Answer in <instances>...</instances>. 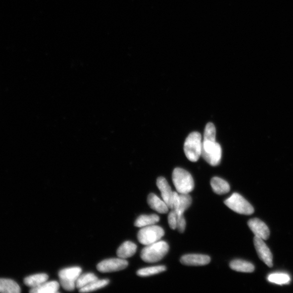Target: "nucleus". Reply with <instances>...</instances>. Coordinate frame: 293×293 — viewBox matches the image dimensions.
Returning <instances> with one entry per match:
<instances>
[{
    "label": "nucleus",
    "mask_w": 293,
    "mask_h": 293,
    "mask_svg": "<svg viewBox=\"0 0 293 293\" xmlns=\"http://www.w3.org/2000/svg\"><path fill=\"white\" fill-rule=\"evenodd\" d=\"M254 246L260 259L269 267H273V255L270 248L268 247L264 240L255 236Z\"/></svg>",
    "instance_id": "1a4fd4ad"
},
{
    "label": "nucleus",
    "mask_w": 293,
    "mask_h": 293,
    "mask_svg": "<svg viewBox=\"0 0 293 293\" xmlns=\"http://www.w3.org/2000/svg\"><path fill=\"white\" fill-rule=\"evenodd\" d=\"M211 186L214 193L219 195L228 193L230 190L228 183L218 177H214L211 179Z\"/></svg>",
    "instance_id": "2eb2a0df"
},
{
    "label": "nucleus",
    "mask_w": 293,
    "mask_h": 293,
    "mask_svg": "<svg viewBox=\"0 0 293 293\" xmlns=\"http://www.w3.org/2000/svg\"><path fill=\"white\" fill-rule=\"evenodd\" d=\"M165 235V231L161 227L152 225L143 227L137 234V239L140 243L145 246L160 241Z\"/></svg>",
    "instance_id": "39448f33"
},
{
    "label": "nucleus",
    "mask_w": 293,
    "mask_h": 293,
    "mask_svg": "<svg viewBox=\"0 0 293 293\" xmlns=\"http://www.w3.org/2000/svg\"><path fill=\"white\" fill-rule=\"evenodd\" d=\"M98 279V277L93 273L81 274L76 280V288L80 290Z\"/></svg>",
    "instance_id": "5701e85b"
},
{
    "label": "nucleus",
    "mask_w": 293,
    "mask_h": 293,
    "mask_svg": "<svg viewBox=\"0 0 293 293\" xmlns=\"http://www.w3.org/2000/svg\"><path fill=\"white\" fill-rule=\"evenodd\" d=\"M224 204L238 213L249 215L254 212L253 206L240 194L235 193L224 201Z\"/></svg>",
    "instance_id": "0eeeda50"
},
{
    "label": "nucleus",
    "mask_w": 293,
    "mask_h": 293,
    "mask_svg": "<svg viewBox=\"0 0 293 293\" xmlns=\"http://www.w3.org/2000/svg\"><path fill=\"white\" fill-rule=\"evenodd\" d=\"M160 221V217L157 214L141 215L136 219L134 225L138 228H143L148 226L155 225Z\"/></svg>",
    "instance_id": "a211bd4d"
},
{
    "label": "nucleus",
    "mask_w": 293,
    "mask_h": 293,
    "mask_svg": "<svg viewBox=\"0 0 293 293\" xmlns=\"http://www.w3.org/2000/svg\"><path fill=\"white\" fill-rule=\"evenodd\" d=\"M21 292L20 287L14 281L0 279V293H19Z\"/></svg>",
    "instance_id": "aec40b11"
},
{
    "label": "nucleus",
    "mask_w": 293,
    "mask_h": 293,
    "mask_svg": "<svg viewBox=\"0 0 293 293\" xmlns=\"http://www.w3.org/2000/svg\"><path fill=\"white\" fill-rule=\"evenodd\" d=\"M216 129L212 123H208L205 127L204 140L216 141Z\"/></svg>",
    "instance_id": "a878e982"
},
{
    "label": "nucleus",
    "mask_w": 293,
    "mask_h": 293,
    "mask_svg": "<svg viewBox=\"0 0 293 293\" xmlns=\"http://www.w3.org/2000/svg\"><path fill=\"white\" fill-rule=\"evenodd\" d=\"M109 283L108 279L97 280L88 285L85 288L79 290L81 293H88L95 291L104 288Z\"/></svg>",
    "instance_id": "412c9836"
},
{
    "label": "nucleus",
    "mask_w": 293,
    "mask_h": 293,
    "mask_svg": "<svg viewBox=\"0 0 293 293\" xmlns=\"http://www.w3.org/2000/svg\"><path fill=\"white\" fill-rule=\"evenodd\" d=\"M59 284L56 281L45 282L37 288L31 289L30 293H56L58 292Z\"/></svg>",
    "instance_id": "f3484780"
},
{
    "label": "nucleus",
    "mask_w": 293,
    "mask_h": 293,
    "mask_svg": "<svg viewBox=\"0 0 293 293\" xmlns=\"http://www.w3.org/2000/svg\"><path fill=\"white\" fill-rule=\"evenodd\" d=\"M179 205V194L176 192H173V210H175L176 212L178 210Z\"/></svg>",
    "instance_id": "c85d7f7f"
},
{
    "label": "nucleus",
    "mask_w": 293,
    "mask_h": 293,
    "mask_svg": "<svg viewBox=\"0 0 293 293\" xmlns=\"http://www.w3.org/2000/svg\"><path fill=\"white\" fill-rule=\"evenodd\" d=\"M157 185L160 191L163 200L168 205L169 208L172 210L173 208V192L169 184L165 178L161 177L157 179Z\"/></svg>",
    "instance_id": "f8f14e48"
},
{
    "label": "nucleus",
    "mask_w": 293,
    "mask_h": 293,
    "mask_svg": "<svg viewBox=\"0 0 293 293\" xmlns=\"http://www.w3.org/2000/svg\"><path fill=\"white\" fill-rule=\"evenodd\" d=\"M128 266L125 259L113 258L103 260L99 263L97 270L100 273H111L124 270Z\"/></svg>",
    "instance_id": "6e6552de"
},
{
    "label": "nucleus",
    "mask_w": 293,
    "mask_h": 293,
    "mask_svg": "<svg viewBox=\"0 0 293 293\" xmlns=\"http://www.w3.org/2000/svg\"><path fill=\"white\" fill-rule=\"evenodd\" d=\"M148 204L154 210L160 213H167L169 207L166 203L154 194H149L147 199Z\"/></svg>",
    "instance_id": "ddd939ff"
},
{
    "label": "nucleus",
    "mask_w": 293,
    "mask_h": 293,
    "mask_svg": "<svg viewBox=\"0 0 293 293\" xmlns=\"http://www.w3.org/2000/svg\"><path fill=\"white\" fill-rule=\"evenodd\" d=\"M172 180L175 187L180 194H189L195 188L193 176L186 170L176 168L172 173Z\"/></svg>",
    "instance_id": "f03ea898"
},
{
    "label": "nucleus",
    "mask_w": 293,
    "mask_h": 293,
    "mask_svg": "<svg viewBox=\"0 0 293 293\" xmlns=\"http://www.w3.org/2000/svg\"><path fill=\"white\" fill-rule=\"evenodd\" d=\"M166 270L165 266H157L141 269L137 272L136 274L137 276L141 277H147L163 273Z\"/></svg>",
    "instance_id": "4be33fe9"
},
{
    "label": "nucleus",
    "mask_w": 293,
    "mask_h": 293,
    "mask_svg": "<svg viewBox=\"0 0 293 293\" xmlns=\"http://www.w3.org/2000/svg\"><path fill=\"white\" fill-rule=\"evenodd\" d=\"M210 261V256L201 254H188L182 256L181 259L183 265L191 266H205Z\"/></svg>",
    "instance_id": "9b49d317"
},
{
    "label": "nucleus",
    "mask_w": 293,
    "mask_h": 293,
    "mask_svg": "<svg viewBox=\"0 0 293 293\" xmlns=\"http://www.w3.org/2000/svg\"><path fill=\"white\" fill-rule=\"evenodd\" d=\"M178 215L176 211L172 210L171 211L168 216V222L171 229L175 230L177 227Z\"/></svg>",
    "instance_id": "bb28decb"
},
{
    "label": "nucleus",
    "mask_w": 293,
    "mask_h": 293,
    "mask_svg": "<svg viewBox=\"0 0 293 293\" xmlns=\"http://www.w3.org/2000/svg\"><path fill=\"white\" fill-rule=\"evenodd\" d=\"M222 150L216 141H202L201 157L212 166H216L222 159Z\"/></svg>",
    "instance_id": "20e7f679"
},
{
    "label": "nucleus",
    "mask_w": 293,
    "mask_h": 293,
    "mask_svg": "<svg viewBox=\"0 0 293 293\" xmlns=\"http://www.w3.org/2000/svg\"><path fill=\"white\" fill-rule=\"evenodd\" d=\"M202 141L198 132L191 133L185 140L184 152L186 157L192 162H196L201 156Z\"/></svg>",
    "instance_id": "7ed1b4c3"
},
{
    "label": "nucleus",
    "mask_w": 293,
    "mask_h": 293,
    "mask_svg": "<svg viewBox=\"0 0 293 293\" xmlns=\"http://www.w3.org/2000/svg\"><path fill=\"white\" fill-rule=\"evenodd\" d=\"M191 204H192V198L189 194H179V205L177 211V214H184Z\"/></svg>",
    "instance_id": "b1692460"
},
{
    "label": "nucleus",
    "mask_w": 293,
    "mask_h": 293,
    "mask_svg": "<svg viewBox=\"0 0 293 293\" xmlns=\"http://www.w3.org/2000/svg\"><path fill=\"white\" fill-rule=\"evenodd\" d=\"M49 279L48 275L45 273H41L29 276L24 280L25 285L31 289L37 288L41 284L47 282Z\"/></svg>",
    "instance_id": "6ab92c4d"
},
{
    "label": "nucleus",
    "mask_w": 293,
    "mask_h": 293,
    "mask_svg": "<svg viewBox=\"0 0 293 293\" xmlns=\"http://www.w3.org/2000/svg\"><path fill=\"white\" fill-rule=\"evenodd\" d=\"M230 267L232 270L242 273H252L255 267L250 262L242 260H235L230 262Z\"/></svg>",
    "instance_id": "dca6fc26"
},
{
    "label": "nucleus",
    "mask_w": 293,
    "mask_h": 293,
    "mask_svg": "<svg viewBox=\"0 0 293 293\" xmlns=\"http://www.w3.org/2000/svg\"><path fill=\"white\" fill-rule=\"evenodd\" d=\"M177 215L178 218L177 229H178L179 232L183 233L185 230V228H186V220H185V219L184 214H177Z\"/></svg>",
    "instance_id": "cd10ccee"
},
{
    "label": "nucleus",
    "mask_w": 293,
    "mask_h": 293,
    "mask_svg": "<svg viewBox=\"0 0 293 293\" xmlns=\"http://www.w3.org/2000/svg\"><path fill=\"white\" fill-rule=\"evenodd\" d=\"M248 226L255 236L266 240L270 235V231L267 225L258 218L250 219Z\"/></svg>",
    "instance_id": "9d476101"
},
{
    "label": "nucleus",
    "mask_w": 293,
    "mask_h": 293,
    "mask_svg": "<svg viewBox=\"0 0 293 293\" xmlns=\"http://www.w3.org/2000/svg\"><path fill=\"white\" fill-rule=\"evenodd\" d=\"M268 280L274 284L284 285L289 284L291 278L288 274L285 273H274L268 276Z\"/></svg>",
    "instance_id": "393cba45"
},
{
    "label": "nucleus",
    "mask_w": 293,
    "mask_h": 293,
    "mask_svg": "<svg viewBox=\"0 0 293 293\" xmlns=\"http://www.w3.org/2000/svg\"><path fill=\"white\" fill-rule=\"evenodd\" d=\"M137 246L133 242L126 241L122 243L117 250L118 258L126 259L132 257L136 252Z\"/></svg>",
    "instance_id": "4468645a"
},
{
    "label": "nucleus",
    "mask_w": 293,
    "mask_h": 293,
    "mask_svg": "<svg viewBox=\"0 0 293 293\" xmlns=\"http://www.w3.org/2000/svg\"><path fill=\"white\" fill-rule=\"evenodd\" d=\"M82 269L73 267L63 269L58 274L60 284L66 291H73L76 287V280L81 276Z\"/></svg>",
    "instance_id": "423d86ee"
},
{
    "label": "nucleus",
    "mask_w": 293,
    "mask_h": 293,
    "mask_svg": "<svg viewBox=\"0 0 293 293\" xmlns=\"http://www.w3.org/2000/svg\"><path fill=\"white\" fill-rule=\"evenodd\" d=\"M170 247L165 241H159L148 245L141 252V259L147 263H155L162 260L168 253Z\"/></svg>",
    "instance_id": "f257e3e1"
}]
</instances>
